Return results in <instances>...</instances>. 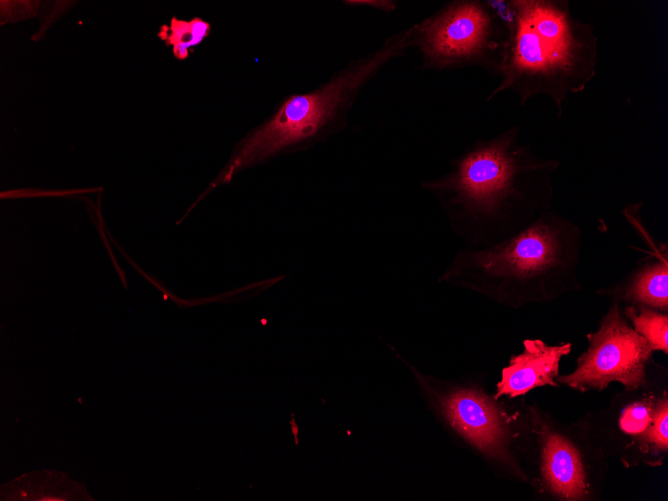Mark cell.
Wrapping results in <instances>:
<instances>
[{
	"mask_svg": "<svg viewBox=\"0 0 668 501\" xmlns=\"http://www.w3.org/2000/svg\"><path fill=\"white\" fill-rule=\"evenodd\" d=\"M610 303L597 329L586 335L587 348L578 356L576 367L556 377L561 386L578 392H601L614 382L625 390L646 384L654 351L632 328L621 305Z\"/></svg>",
	"mask_w": 668,
	"mask_h": 501,
	"instance_id": "cell-9",
	"label": "cell"
},
{
	"mask_svg": "<svg viewBox=\"0 0 668 501\" xmlns=\"http://www.w3.org/2000/svg\"><path fill=\"white\" fill-rule=\"evenodd\" d=\"M581 251L580 227L551 209L496 244L460 248L439 282L510 309L546 304L582 288Z\"/></svg>",
	"mask_w": 668,
	"mask_h": 501,
	"instance_id": "cell-2",
	"label": "cell"
},
{
	"mask_svg": "<svg viewBox=\"0 0 668 501\" xmlns=\"http://www.w3.org/2000/svg\"><path fill=\"white\" fill-rule=\"evenodd\" d=\"M571 350L570 342L552 345L538 338L525 339L522 351L513 354L501 370L494 397L514 399L524 397L536 388L561 387L556 377L560 374L562 358Z\"/></svg>",
	"mask_w": 668,
	"mask_h": 501,
	"instance_id": "cell-10",
	"label": "cell"
},
{
	"mask_svg": "<svg viewBox=\"0 0 668 501\" xmlns=\"http://www.w3.org/2000/svg\"><path fill=\"white\" fill-rule=\"evenodd\" d=\"M345 4L369 6L385 13H392L396 10L398 2L395 0H349Z\"/></svg>",
	"mask_w": 668,
	"mask_h": 501,
	"instance_id": "cell-14",
	"label": "cell"
},
{
	"mask_svg": "<svg viewBox=\"0 0 668 501\" xmlns=\"http://www.w3.org/2000/svg\"><path fill=\"white\" fill-rule=\"evenodd\" d=\"M622 312L632 328L656 352L668 354V312L643 306L621 305Z\"/></svg>",
	"mask_w": 668,
	"mask_h": 501,
	"instance_id": "cell-12",
	"label": "cell"
},
{
	"mask_svg": "<svg viewBox=\"0 0 668 501\" xmlns=\"http://www.w3.org/2000/svg\"><path fill=\"white\" fill-rule=\"evenodd\" d=\"M511 34L500 82L487 97L515 94L521 106L538 95L557 116L572 94L596 75L599 43L594 25L574 16L567 0H508Z\"/></svg>",
	"mask_w": 668,
	"mask_h": 501,
	"instance_id": "cell-3",
	"label": "cell"
},
{
	"mask_svg": "<svg viewBox=\"0 0 668 501\" xmlns=\"http://www.w3.org/2000/svg\"><path fill=\"white\" fill-rule=\"evenodd\" d=\"M407 366L425 405L456 445L494 475L529 485L526 463L533 431L524 397L497 399L476 378L443 379Z\"/></svg>",
	"mask_w": 668,
	"mask_h": 501,
	"instance_id": "cell-5",
	"label": "cell"
},
{
	"mask_svg": "<svg viewBox=\"0 0 668 501\" xmlns=\"http://www.w3.org/2000/svg\"><path fill=\"white\" fill-rule=\"evenodd\" d=\"M521 126L478 139L443 175L422 182L466 247L505 240L552 209L553 177L561 162L521 142Z\"/></svg>",
	"mask_w": 668,
	"mask_h": 501,
	"instance_id": "cell-1",
	"label": "cell"
},
{
	"mask_svg": "<svg viewBox=\"0 0 668 501\" xmlns=\"http://www.w3.org/2000/svg\"><path fill=\"white\" fill-rule=\"evenodd\" d=\"M666 244L640 260L621 279L595 291L620 305L643 306L668 312V249Z\"/></svg>",
	"mask_w": 668,
	"mask_h": 501,
	"instance_id": "cell-11",
	"label": "cell"
},
{
	"mask_svg": "<svg viewBox=\"0 0 668 501\" xmlns=\"http://www.w3.org/2000/svg\"><path fill=\"white\" fill-rule=\"evenodd\" d=\"M608 459L625 468L661 467L668 458V370L653 360L643 386L615 394L578 418Z\"/></svg>",
	"mask_w": 668,
	"mask_h": 501,
	"instance_id": "cell-7",
	"label": "cell"
},
{
	"mask_svg": "<svg viewBox=\"0 0 668 501\" xmlns=\"http://www.w3.org/2000/svg\"><path fill=\"white\" fill-rule=\"evenodd\" d=\"M420 68H480L500 77L511 34L508 0H452L415 23Z\"/></svg>",
	"mask_w": 668,
	"mask_h": 501,
	"instance_id": "cell-6",
	"label": "cell"
},
{
	"mask_svg": "<svg viewBox=\"0 0 668 501\" xmlns=\"http://www.w3.org/2000/svg\"><path fill=\"white\" fill-rule=\"evenodd\" d=\"M210 29V24L201 18L187 21L173 17L168 26L161 27L158 35L168 46H172L176 59L185 60L189 56V49L200 44Z\"/></svg>",
	"mask_w": 668,
	"mask_h": 501,
	"instance_id": "cell-13",
	"label": "cell"
},
{
	"mask_svg": "<svg viewBox=\"0 0 668 501\" xmlns=\"http://www.w3.org/2000/svg\"><path fill=\"white\" fill-rule=\"evenodd\" d=\"M532 445L526 463L529 487L543 501H597L609 459L577 419L563 423L536 401L529 403Z\"/></svg>",
	"mask_w": 668,
	"mask_h": 501,
	"instance_id": "cell-8",
	"label": "cell"
},
{
	"mask_svg": "<svg viewBox=\"0 0 668 501\" xmlns=\"http://www.w3.org/2000/svg\"><path fill=\"white\" fill-rule=\"evenodd\" d=\"M415 40L413 24L388 36L378 48L351 61L316 89L285 98L238 143L218 180L230 181L245 168L309 149L342 131L362 90L387 65L414 48Z\"/></svg>",
	"mask_w": 668,
	"mask_h": 501,
	"instance_id": "cell-4",
	"label": "cell"
}]
</instances>
